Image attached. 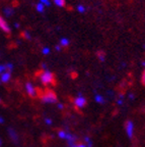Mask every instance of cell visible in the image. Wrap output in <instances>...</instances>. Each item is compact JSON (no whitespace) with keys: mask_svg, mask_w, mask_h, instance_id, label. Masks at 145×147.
Here are the masks:
<instances>
[{"mask_svg":"<svg viewBox=\"0 0 145 147\" xmlns=\"http://www.w3.org/2000/svg\"><path fill=\"white\" fill-rule=\"evenodd\" d=\"M39 78H40V81L42 82V84H44V85H51V84H54L55 76H54V74L49 71V69L41 71Z\"/></svg>","mask_w":145,"mask_h":147,"instance_id":"cell-1","label":"cell"},{"mask_svg":"<svg viewBox=\"0 0 145 147\" xmlns=\"http://www.w3.org/2000/svg\"><path fill=\"white\" fill-rule=\"evenodd\" d=\"M41 100L44 103L48 104H53L57 102V95L55 94V92L52 90H47L41 96Z\"/></svg>","mask_w":145,"mask_h":147,"instance_id":"cell-2","label":"cell"},{"mask_svg":"<svg viewBox=\"0 0 145 147\" xmlns=\"http://www.w3.org/2000/svg\"><path fill=\"white\" fill-rule=\"evenodd\" d=\"M73 103L74 106L78 109H81V108L85 107L86 104H87V100H86L85 97H83L82 95H78L77 97H75L74 100H73Z\"/></svg>","mask_w":145,"mask_h":147,"instance_id":"cell-3","label":"cell"},{"mask_svg":"<svg viewBox=\"0 0 145 147\" xmlns=\"http://www.w3.org/2000/svg\"><path fill=\"white\" fill-rule=\"evenodd\" d=\"M125 130H126V133H127V136L129 139H133L134 136V124L132 121L128 119L126 124H125Z\"/></svg>","mask_w":145,"mask_h":147,"instance_id":"cell-4","label":"cell"},{"mask_svg":"<svg viewBox=\"0 0 145 147\" xmlns=\"http://www.w3.org/2000/svg\"><path fill=\"white\" fill-rule=\"evenodd\" d=\"M25 92H27V94L30 97H32V98H35V97L37 96V88L30 82H27V84H25Z\"/></svg>","mask_w":145,"mask_h":147,"instance_id":"cell-5","label":"cell"},{"mask_svg":"<svg viewBox=\"0 0 145 147\" xmlns=\"http://www.w3.org/2000/svg\"><path fill=\"white\" fill-rule=\"evenodd\" d=\"M0 30H2L6 34H10V32H11L9 25L1 16H0Z\"/></svg>","mask_w":145,"mask_h":147,"instance_id":"cell-6","label":"cell"},{"mask_svg":"<svg viewBox=\"0 0 145 147\" xmlns=\"http://www.w3.org/2000/svg\"><path fill=\"white\" fill-rule=\"evenodd\" d=\"M7 133H8V136L10 137V139H11L14 143L18 142V135H17V133H16V131L14 130V129L8 128V130H7Z\"/></svg>","mask_w":145,"mask_h":147,"instance_id":"cell-7","label":"cell"},{"mask_svg":"<svg viewBox=\"0 0 145 147\" xmlns=\"http://www.w3.org/2000/svg\"><path fill=\"white\" fill-rule=\"evenodd\" d=\"M11 78V73L5 71L2 75H0V83H8Z\"/></svg>","mask_w":145,"mask_h":147,"instance_id":"cell-8","label":"cell"},{"mask_svg":"<svg viewBox=\"0 0 145 147\" xmlns=\"http://www.w3.org/2000/svg\"><path fill=\"white\" fill-rule=\"evenodd\" d=\"M96 57H98V59L100 60V62H104V60H106V52L102 50H98V52H96Z\"/></svg>","mask_w":145,"mask_h":147,"instance_id":"cell-9","label":"cell"},{"mask_svg":"<svg viewBox=\"0 0 145 147\" xmlns=\"http://www.w3.org/2000/svg\"><path fill=\"white\" fill-rule=\"evenodd\" d=\"M3 13H4L6 16H13L14 10L11 8V7H5V8L3 9Z\"/></svg>","mask_w":145,"mask_h":147,"instance_id":"cell-10","label":"cell"},{"mask_svg":"<svg viewBox=\"0 0 145 147\" xmlns=\"http://www.w3.org/2000/svg\"><path fill=\"white\" fill-rule=\"evenodd\" d=\"M94 100L96 101L98 103H100V104H104V103H106V99H104V97L102 96V95H100V94L95 95Z\"/></svg>","mask_w":145,"mask_h":147,"instance_id":"cell-11","label":"cell"},{"mask_svg":"<svg viewBox=\"0 0 145 147\" xmlns=\"http://www.w3.org/2000/svg\"><path fill=\"white\" fill-rule=\"evenodd\" d=\"M69 45V40L67 38H62L60 40V46L61 47H67Z\"/></svg>","mask_w":145,"mask_h":147,"instance_id":"cell-12","label":"cell"},{"mask_svg":"<svg viewBox=\"0 0 145 147\" xmlns=\"http://www.w3.org/2000/svg\"><path fill=\"white\" fill-rule=\"evenodd\" d=\"M54 3L59 7H64L65 6L66 1L65 0H54Z\"/></svg>","mask_w":145,"mask_h":147,"instance_id":"cell-13","label":"cell"},{"mask_svg":"<svg viewBox=\"0 0 145 147\" xmlns=\"http://www.w3.org/2000/svg\"><path fill=\"white\" fill-rule=\"evenodd\" d=\"M36 8L39 12H44V10H45V5L42 4L41 2H39L38 4L36 5Z\"/></svg>","mask_w":145,"mask_h":147,"instance_id":"cell-14","label":"cell"},{"mask_svg":"<svg viewBox=\"0 0 145 147\" xmlns=\"http://www.w3.org/2000/svg\"><path fill=\"white\" fill-rule=\"evenodd\" d=\"M66 135H67V132H66L65 130H60V131L58 132V137H59L60 139H66Z\"/></svg>","mask_w":145,"mask_h":147,"instance_id":"cell-15","label":"cell"},{"mask_svg":"<svg viewBox=\"0 0 145 147\" xmlns=\"http://www.w3.org/2000/svg\"><path fill=\"white\" fill-rule=\"evenodd\" d=\"M84 141H85L86 146L87 147H92V142H91L90 138H89L88 136H85V137H84Z\"/></svg>","mask_w":145,"mask_h":147,"instance_id":"cell-16","label":"cell"},{"mask_svg":"<svg viewBox=\"0 0 145 147\" xmlns=\"http://www.w3.org/2000/svg\"><path fill=\"white\" fill-rule=\"evenodd\" d=\"M5 67H6V71L12 73L13 71V64L12 63H5Z\"/></svg>","mask_w":145,"mask_h":147,"instance_id":"cell-17","label":"cell"},{"mask_svg":"<svg viewBox=\"0 0 145 147\" xmlns=\"http://www.w3.org/2000/svg\"><path fill=\"white\" fill-rule=\"evenodd\" d=\"M23 36L25 37L27 40H31V38H32V36H31V34L27 31H25V32L23 33Z\"/></svg>","mask_w":145,"mask_h":147,"instance_id":"cell-18","label":"cell"},{"mask_svg":"<svg viewBox=\"0 0 145 147\" xmlns=\"http://www.w3.org/2000/svg\"><path fill=\"white\" fill-rule=\"evenodd\" d=\"M50 48H48V47H44L43 49H42V53H43L44 55H47L50 53Z\"/></svg>","mask_w":145,"mask_h":147,"instance_id":"cell-19","label":"cell"},{"mask_svg":"<svg viewBox=\"0 0 145 147\" xmlns=\"http://www.w3.org/2000/svg\"><path fill=\"white\" fill-rule=\"evenodd\" d=\"M6 71V67H5V64H0V75H2L3 73Z\"/></svg>","mask_w":145,"mask_h":147,"instance_id":"cell-20","label":"cell"},{"mask_svg":"<svg viewBox=\"0 0 145 147\" xmlns=\"http://www.w3.org/2000/svg\"><path fill=\"white\" fill-rule=\"evenodd\" d=\"M77 10L79 12H84L85 11V7H84L83 5H78V6H77Z\"/></svg>","mask_w":145,"mask_h":147,"instance_id":"cell-21","label":"cell"},{"mask_svg":"<svg viewBox=\"0 0 145 147\" xmlns=\"http://www.w3.org/2000/svg\"><path fill=\"white\" fill-rule=\"evenodd\" d=\"M72 147H87L85 143H75Z\"/></svg>","mask_w":145,"mask_h":147,"instance_id":"cell-22","label":"cell"},{"mask_svg":"<svg viewBox=\"0 0 145 147\" xmlns=\"http://www.w3.org/2000/svg\"><path fill=\"white\" fill-rule=\"evenodd\" d=\"M40 2L45 5V6H49L50 5V1L49 0H40Z\"/></svg>","mask_w":145,"mask_h":147,"instance_id":"cell-23","label":"cell"},{"mask_svg":"<svg viewBox=\"0 0 145 147\" xmlns=\"http://www.w3.org/2000/svg\"><path fill=\"white\" fill-rule=\"evenodd\" d=\"M141 82H142V84L145 86V69H144V71H143L142 77H141Z\"/></svg>","mask_w":145,"mask_h":147,"instance_id":"cell-24","label":"cell"},{"mask_svg":"<svg viewBox=\"0 0 145 147\" xmlns=\"http://www.w3.org/2000/svg\"><path fill=\"white\" fill-rule=\"evenodd\" d=\"M45 123L47 125H52V119H45Z\"/></svg>","mask_w":145,"mask_h":147,"instance_id":"cell-25","label":"cell"},{"mask_svg":"<svg viewBox=\"0 0 145 147\" xmlns=\"http://www.w3.org/2000/svg\"><path fill=\"white\" fill-rule=\"evenodd\" d=\"M57 107L59 108V109H63L64 108V105L62 103H57Z\"/></svg>","mask_w":145,"mask_h":147,"instance_id":"cell-26","label":"cell"},{"mask_svg":"<svg viewBox=\"0 0 145 147\" xmlns=\"http://www.w3.org/2000/svg\"><path fill=\"white\" fill-rule=\"evenodd\" d=\"M55 49H56L57 51H60V50H61L62 48H61V46H60V45H57L56 47H55Z\"/></svg>","mask_w":145,"mask_h":147,"instance_id":"cell-27","label":"cell"},{"mask_svg":"<svg viewBox=\"0 0 145 147\" xmlns=\"http://www.w3.org/2000/svg\"><path fill=\"white\" fill-rule=\"evenodd\" d=\"M4 123V119L2 117H0V124H3Z\"/></svg>","mask_w":145,"mask_h":147,"instance_id":"cell-28","label":"cell"},{"mask_svg":"<svg viewBox=\"0 0 145 147\" xmlns=\"http://www.w3.org/2000/svg\"><path fill=\"white\" fill-rule=\"evenodd\" d=\"M14 27H15V28H19V24L15 23V24H14Z\"/></svg>","mask_w":145,"mask_h":147,"instance_id":"cell-29","label":"cell"},{"mask_svg":"<svg viewBox=\"0 0 145 147\" xmlns=\"http://www.w3.org/2000/svg\"><path fill=\"white\" fill-rule=\"evenodd\" d=\"M129 98L134 99V95H133V94H130V95H129Z\"/></svg>","mask_w":145,"mask_h":147,"instance_id":"cell-30","label":"cell"},{"mask_svg":"<svg viewBox=\"0 0 145 147\" xmlns=\"http://www.w3.org/2000/svg\"><path fill=\"white\" fill-rule=\"evenodd\" d=\"M142 65H143V67H145V60H143V61H142Z\"/></svg>","mask_w":145,"mask_h":147,"instance_id":"cell-31","label":"cell"},{"mask_svg":"<svg viewBox=\"0 0 145 147\" xmlns=\"http://www.w3.org/2000/svg\"><path fill=\"white\" fill-rule=\"evenodd\" d=\"M1 144H2V141H1V139H0V146H1Z\"/></svg>","mask_w":145,"mask_h":147,"instance_id":"cell-32","label":"cell"},{"mask_svg":"<svg viewBox=\"0 0 145 147\" xmlns=\"http://www.w3.org/2000/svg\"><path fill=\"white\" fill-rule=\"evenodd\" d=\"M0 103H1V98H0Z\"/></svg>","mask_w":145,"mask_h":147,"instance_id":"cell-33","label":"cell"}]
</instances>
